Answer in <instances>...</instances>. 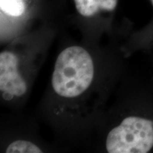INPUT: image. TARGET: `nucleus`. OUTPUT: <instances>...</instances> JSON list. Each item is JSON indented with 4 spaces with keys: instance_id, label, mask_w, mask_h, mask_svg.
I'll use <instances>...</instances> for the list:
<instances>
[{
    "instance_id": "obj_1",
    "label": "nucleus",
    "mask_w": 153,
    "mask_h": 153,
    "mask_svg": "<svg viewBox=\"0 0 153 153\" xmlns=\"http://www.w3.org/2000/svg\"><path fill=\"white\" fill-rule=\"evenodd\" d=\"M94 68L89 53L79 46L67 48L59 54L55 64L52 86L61 97L75 98L90 87Z\"/></svg>"
},
{
    "instance_id": "obj_2",
    "label": "nucleus",
    "mask_w": 153,
    "mask_h": 153,
    "mask_svg": "<svg viewBox=\"0 0 153 153\" xmlns=\"http://www.w3.org/2000/svg\"><path fill=\"white\" fill-rule=\"evenodd\" d=\"M109 153H147L153 149V120L128 116L114 128L106 137Z\"/></svg>"
},
{
    "instance_id": "obj_3",
    "label": "nucleus",
    "mask_w": 153,
    "mask_h": 153,
    "mask_svg": "<svg viewBox=\"0 0 153 153\" xmlns=\"http://www.w3.org/2000/svg\"><path fill=\"white\" fill-rule=\"evenodd\" d=\"M18 62L14 53L4 51L0 54V90L6 100L22 97L27 90L26 82L19 73Z\"/></svg>"
},
{
    "instance_id": "obj_4",
    "label": "nucleus",
    "mask_w": 153,
    "mask_h": 153,
    "mask_svg": "<svg viewBox=\"0 0 153 153\" xmlns=\"http://www.w3.org/2000/svg\"><path fill=\"white\" fill-rule=\"evenodd\" d=\"M118 0H74L76 10L82 16L90 17L97 14L99 9L113 11Z\"/></svg>"
},
{
    "instance_id": "obj_5",
    "label": "nucleus",
    "mask_w": 153,
    "mask_h": 153,
    "mask_svg": "<svg viewBox=\"0 0 153 153\" xmlns=\"http://www.w3.org/2000/svg\"><path fill=\"white\" fill-rule=\"evenodd\" d=\"M7 153H41V148L34 143L28 140L14 141L6 149Z\"/></svg>"
},
{
    "instance_id": "obj_6",
    "label": "nucleus",
    "mask_w": 153,
    "mask_h": 153,
    "mask_svg": "<svg viewBox=\"0 0 153 153\" xmlns=\"http://www.w3.org/2000/svg\"><path fill=\"white\" fill-rule=\"evenodd\" d=\"M0 8L5 14L11 16H19L24 14V0H0Z\"/></svg>"
},
{
    "instance_id": "obj_7",
    "label": "nucleus",
    "mask_w": 153,
    "mask_h": 153,
    "mask_svg": "<svg viewBox=\"0 0 153 153\" xmlns=\"http://www.w3.org/2000/svg\"><path fill=\"white\" fill-rule=\"evenodd\" d=\"M150 1H151V3H152V4L153 6V0H150Z\"/></svg>"
}]
</instances>
